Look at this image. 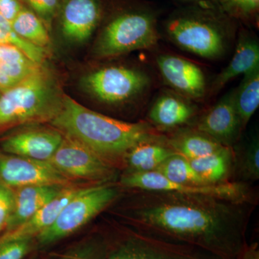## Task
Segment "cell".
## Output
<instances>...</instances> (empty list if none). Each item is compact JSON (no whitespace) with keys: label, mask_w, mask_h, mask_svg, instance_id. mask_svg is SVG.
Here are the masks:
<instances>
[{"label":"cell","mask_w":259,"mask_h":259,"mask_svg":"<svg viewBox=\"0 0 259 259\" xmlns=\"http://www.w3.org/2000/svg\"><path fill=\"white\" fill-rule=\"evenodd\" d=\"M155 15L146 10H129L112 17L102 29L94 45L97 59H108L148 49L157 44Z\"/></svg>","instance_id":"cell-4"},{"label":"cell","mask_w":259,"mask_h":259,"mask_svg":"<svg viewBox=\"0 0 259 259\" xmlns=\"http://www.w3.org/2000/svg\"><path fill=\"white\" fill-rule=\"evenodd\" d=\"M15 33L23 40L48 50L51 47L49 31L40 19L24 5L11 23Z\"/></svg>","instance_id":"cell-25"},{"label":"cell","mask_w":259,"mask_h":259,"mask_svg":"<svg viewBox=\"0 0 259 259\" xmlns=\"http://www.w3.org/2000/svg\"><path fill=\"white\" fill-rule=\"evenodd\" d=\"M175 153L162 136L136 145L126 154L122 174L146 173L156 171L166 158Z\"/></svg>","instance_id":"cell-18"},{"label":"cell","mask_w":259,"mask_h":259,"mask_svg":"<svg viewBox=\"0 0 259 259\" xmlns=\"http://www.w3.org/2000/svg\"><path fill=\"white\" fill-rule=\"evenodd\" d=\"M243 76L239 88L235 90V102L244 130L259 106V68Z\"/></svg>","instance_id":"cell-26"},{"label":"cell","mask_w":259,"mask_h":259,"mask_svg":"<svg viewBox=\"0 0 259 259\" xmlns=\"http://www.w3.org/2000/svg\"><path fill=\"white\" fill-rule=\"evenodd\" d=\"M64 134L54 128L28 130L13 135L2 144L8 154L49 161L60 146Z\"/></svg>","instance_id":"cell-14"},{"label":"cell","mask_w":259,"mask_h":259,"mask_svg":"<svg viewBox=\"0 0 259 259\" xmlns=\"http://www.w3.org/2000/svg\"><path fill=\"white\" fill-rule=\"evenodd\" d=\"M167 142L175 153L188 160L208 156L225 146L194 128L180 130L167 138Z\"/></svg>","instance_id":"cell-23"},{"label":"cell","mask_w":259,"mask_h":259,"mask_svg":"<svg viewBox=\"0 0 259 259\" xmlns=\"http://www.w3.org/2000/svg\"><path fill=\"white\" fill-rule=\"evenodd\" d=\"M238 259H259L258 243H247Z\"/></svg>","instance_id":"cell-35"},{"label":"cell","mask_w":259,"mask_h":259,"mask_svg":"<svg viewBox=\"0 0 259 259\" xmlns=\"http://www.w3.org/2000/svg\"><path fill=\"white\" fill-rule=\"evenodd\" d=\"M189 161L205 183L218 185L233 181L234 155L231 147L224 146L208 156Z\"/></svg>","instance_id":"cell-22"},{"label":"cell","mask_w":259,"mask_h":259,"mask_svg":"<svg viewBox=\"0 0 259 259\" xmlns=\"http://www.w3.org/2000/svg\"><path fill=\"white\" fill-rule=\"evenodd\" d=\"M233 148L234 155L233 181L252 184L259 180V139L252 136L245 146Z\"/></svg>","instance_id":"cell-24"},{"label":"cell","mask_w":259,"mask_h":259,"mask_svg":"<svg viewBox=\"0 0 259 259\" xmlns=\"http://www.w3.org/2000/svg\"><path fill=\"white\" fill-rule=\"evenodd\" d=\"M23 6L20 0H0V15L11 23Z\"/></svg>","instance_id":"cell-34"},{"label":"cell","mask_w":259,"mask_h":259,"mask_svg":"<svg viewBox=\"0 0 259 259\" xmlns=\"http://www.w3.org/2000/svg\"><path fill=\"white\" fill-rule=\"evenodd\" d=\"M0 183L10 188L27 186L71 185V179L49 161H37L14 155L0 154Z\"/></svg>","instance_id":"cell-11"},{"label":"cell","mask_w":259,"mask_h":259,"mask_svg":"<svg viewBox=\"0 0 259 259\" xmlns=\"http://www.w3.org/2000/svg\"><path fill=\"white\" fill-rule=\"evenodd\" d=\"M69 179L88 180L95 185L116 183L118 169L84 144L64 134L60 146L49 161Z\"/></svg>","instance_id":"cell-10"},{"label":"cell","mask_w":259,"mask_h":259,"mask_svg":"<svg viewBox=\"0 0 259 259\" xmlns=\"http://www.w3.org/2000/svg\"><path fill=\"white\" fill-rule=\"evenodd\" d=\"M102 259H220L190 245L150 236L134 228L108 236V246Z\"/></svg>","instance_id":"cell-7"},{"label":"cell","mask_w":259,"mask_h":259,"mask_svg":"<svg viewBox=\"0 0 259 259\" xmlns=\"http://www.w3.org/2000/svg\"><path fill=\"white\" fill-rule=\"evenodd\" d=\"M35 259H51L49 257H40V258H37Z\"/></svg>","instance_id":"cell-37"},{"label":"cell","mask_w":259,"mask_h":259,"mask_svg":"<svg viewBox=\"0 0 259 259\" xmlns=\"http://www.w3.org/2000/svg\"><path fill=\"white\" fill-rule=\"evenodd\" d=\"M1 94H2V93H0V95H1Z\"/></svg>","instance_id":"cell-38"},{"label":"cell","mask_w":259,"mask_h":259,"mask_svg":"<svg viewBox=\"0 0 259 259\" xmlns=\"http://www.w3.org/2000/svg\"><path fill=\"white\" fill-rule=\"evenodd\" d=\"M41 66L15 46L0 44V93L16 86Z\"/></svg>","instance_id":"cell-19"},{"label":"cell","mask_w":259,"mask_h":259,"mask_svg":"<svg viewBox=\"0 0 259 259\" xmlns=\"http://www.w3.org/2000/svg\"><path fill=\"white\" fill-rule=\"evenodd\" d=\"M87 187L69 185L35 213L28 221L13 231L7 232L0 237V242L11 240L35 238L55 222L56 218L66 204Z\"/></svg>","instance_id":"cell-16"},{"label":"cell","mask_w":259,"mask_h":259,"mask_svg":"<svg viewBox=\"0 0 259 259\" xmlns=\"http://www.w3.org/2000/svg\"><path fill=\"white\" fill-rule=\"evenodd\" d=\"M0 44H12L23 51L29 59L36 64L44 65L48 57L47 49L37 47L19 37L11 23L0 15Z\"/></svg>","instance_id":"cell-29"},{"label":"cell","mask_w":259,"mask_h":259,"mask_svg":"<svg viewBox=\"0 0 259 259\" xmlns=\"http://www.w3.org/2000/svg\"><path fill=\"white\" fill-rule=\"evenodd\" d=\"M64 93L44 65L0 95V129L51 122L61 111Z\"/></svg>","instance_id":"cell-3"},{"label":"cell","mask_w":259,"mask_h":259,"mask_svg":"<svg viewBox=\"0 0 259 259\" xmlns=\"http://www.w3.org/2000/svg\"><path fill=\"white\" fill-rule=\"evenodd\" d=\"M149 82L147 75L139 69L112 66L84 75L81 79V86L95 100L109 105H117L139 96L148 88Z\"/></svg>","instance_id":"cell-9"},{"label":"cell","mask_w":259,"mask_h":259,"mask_svg":"<svg viewBox=\"0 0 259 259\" xmlns=\"http://www.w3.org/2000/svg\"><path fill=\"white\" fill-rule=\"evenodd\" d=\"M259 68V47L258 42L251 37L243 36L237 45L233 59L228 66L218 74L213 90L217 91L236 76L247 74Z\"/></svg>","instance_id":"cell-21"},{"label":"cell","mask_w":259,"mask_h":259,"mask_svg":"<svg viewBox=\"0 0 259 259\" xmlns=\"http://www.w3.org/2000/svg\"><path fill=\"white\" fill-rule=\"evenodd\" d=\"M131 199L122 214L131 228L205 250L220 259H238L257 203L204 194L125 189Z\"/></svg>","instance_id":"cell-1"},{"label":"cell","mask_w":259,"mask_h":259,"mask_svg":"<svg viewBox=\"0 0 259 259\" xmlns=\"http://www.w3.org/2000/svg\"><path fill=\"white\" fill-rule=\"evenodd\" d=\"M22 4L33 12L40 19L48 30L51 31L53 23L64 0H20Z\"/></svg>","instance_id":"cell-30"},{"label":"cell","mask_w":259,"mask_h":259,"mask_svg":"<svg viewBox=\"0 0 259 259\" xmlns=\"http://www.w3.org/2000/svg\"><path fill=\"white\" fill-rule=\"evenodd\" d=\"M51 124L77 140L117 169L136 145L163 135L147 122L117 120L90 110L64 93L61 111Z\"/></svg>","instance_id":"cell-2"},{"label":"cell","mask_w":259,"mask_h":259,"mask_svg":"<svg viewBox=\"0 0 259 259\" xmlns=\"http://www.w3.org/2000/svg\"><path fill=\"white\" fill-rule=\"evenodd\" d=\"M256 1H258V0H256Z\"/></svg>","instance_id":"cell-39"},{"label":"cell","mask_w":259,"mask_h":259,"mask_svg":"<svg viewBox=\"0 0 259 259\" xmlns=\"http://www.w3.org/2000/svg\"><path fill=\"white\" fill-rule=\"evenodd\" d=\"M161 76L177 92L199 99L205 93L206 80L200 68L191 61L172 55H162L157 59Z\"/></svg>","instance_id":"cell-15"},{"label":"cell","mask_w":259,"mask_h":259,"mask_svg":"<svg viewBox=\"0 0 259 259\" xmlns=\"http://www.w3.org/2000/svg\"><path fill=\"white\" fill-rule=\"evenodd\" d=\"M195 109L190 102L171 95L157 99L149 112L151 125L158 130H169L184 125L191 120Z\"/></svg>","instance_id":"cell-20"},{"label":"cell","mask_w":259,"mask_h":259,"mask_svg":"<svg viewBox=\"0 0 259 259\" xmlns=\"http://www.w3.org/2000/svg\"><path fill=\"white\" fill-rule=\"evenodd\" d=\"M35 250V238L0 242V259H25Z\"/></svg>","instance_id":"cell-31"},{"label":"cell","mask_w":259,"mask_h":259,"mask_svg":"<svg viewBox=\"0 0 259 259\" xmlns=\"http://www.w3.org/2000/svg\"><path fill=\"white\" fill-rule=\"evenodd\" d=\"M102 0H64L55 21L70 44H85L101 21Z\"/></svg>","instance_id":"cell-12"},{"label":"cell","mask_w":259,"mask_h":259,"mask_svg":"<svg viewBox=\"0 0 259 259\" xmlns=\"http://www.w3.org/2000/svg\"><path fill=\"white\" fill-rule=\"evenodd\" d=\"M108 246V236H92L70 247L58 259H102Z\"/></svg>","instance_id":"cell-28"},{"label":"cell","mask_w":259,"mask_h":259,"mask_svg":"<svg viewBox=\"0 0 259 259\" xmlns=\"http://www.w3.org/2000/svg\"><path fill=\"white\" fill-rule=\"evenodd\" d=\"M166 31L177 45L205 59H215L225 50L222 25L206 10L177 13L167 21Z\"/></svg>","instance_id":"cell-6"},{"label":"cell","mask_w":259,"mask_h":259,"mask_svg":"<svg viewBox=\"0 0 259 259\" xmlns=\"http://www.w3.org/2000/svg\"><path fill=\"white\" fill-rule=\"evenodd\" d=\"M118 185L123 189L204 194L237 202L258 203V190L250 184L231 181L218 185L185 186L172 182L156 171L122 174Z\"/></svg>","instance_id":"cell-8"},{"label":"cell","mask_w":259,"mask_h":259,"mask_svg":"<svg viewBox=\"0 0 259 259\" xmlns=\"http://www.w3.org/2000/svg\"><path fill=\"white\" fill-rule=\"evenodd\" d=\"M122 192L118 183L87 187L66 204L55 222L35 237L36 250L41 251L74 234L94 218L111 207Z\"/></svg>","instance_id":"cell-5"},{"label":"cell","mask_w":259,"mask_h":259,"mask_svg":"<svg viewBox=\"0 0 259 259\" xmlns=\"http://www.w3.org/2000/svg\"><path fill=\"white\" fill-rule=\"evenodd\" d=\"M156 171L161 174L167 180L182 185H209L205 183L198 174L194 171L187 158L177 153L166 158L156 168Z\"/></svg>","instance_id":"cell-27"},{"label":"cell","mask_w":259,"mask_h":259,"mask_svg":"<svg viewBox=\"0 0 259 259\" xmlns=\"http://www.w3.org/2000/svg\"><path fill=\"white\" fill-rule=\"evenodd\" d=\"M194 128L223 146L233 147L243 131L236 110L235 90L226 94L206 112Z\"/></svg>","instance_id":"cell-13"},{"label":"cell","mask_w":259,"mask_h":259,"mask_svg":"<svg viewBox=\"0 0 259 259\" xmlns=\"http://www.w3.org/2000/svg\"><path fill=\"white\" fill-rule=\"evenodd\" d=\"M64 187H66L35 185L17 189L15 192L14 207L5 228L6 233L13 231L28 221L35 213L60 193Z\"/></svg>","instance_id":"cell-17"},{"label":"cell","mask_w":259,"mask_h":259,"mask_svg":"<svg viewBox=\"0 0 259 259\" xmlns=\"http://www.w3.org/2000/svg\"><path fill=\"white\" fill-rule=\"evenodd\" d=\"M15 204V192L8 186L0 183V231L5 229Z\"/></svg>","instance_id":"cell-33"},{"label":"cell","mask_w":259,"mask_h":259,"mask_svg":"<svg viewBox=\"0 0 259 259\" xmlns=\"http://www.w3.org/2000/svg\"><path fill=\"white\" fill-rule=\"evenodd\" d=\"M186 2H195V3H210V2H218L219 0H182Z\"/></svg>","instance_id":"cell-36"},{"label":"cell","mask_w":259,"mask_h":259,"mask_svg":"<svg viewBox=\"0 0 259 259\" xmlns=\"http://www.w3.org/2000/svg\"><path fill=\"white\" fill-rule=\"evenodd\" d=\"M226 12L238 18H250L258 9L256 0H219Z\"/></svg>","instance_id":"cell-32"}]
</instances>
